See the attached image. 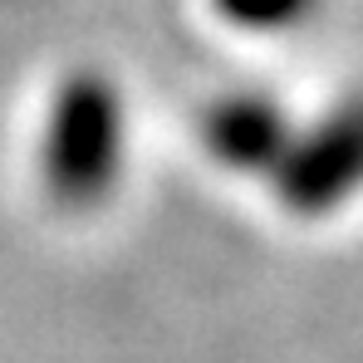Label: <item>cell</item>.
I'll list each match as a JSON object with an SVG mask.
<instances>
[{"label":"cell","instance_id":"4","mask_svg":"<svg viewBox=\"0 0 363 363\" xmlns=\"http://www.w3.org/2000/svg\"><path fill=\"white\" fill-rule=\"evenodd\" d=\"M216 10H221V20H231L236 30L275 35V30L300 25L304 15L314 10V0H216Z\"/></svg>","mask_w":363,"mask_h":363},{"label":"cell","instance_id":"1","mask_svg":"<svg viewBox=\"0 0 363 363\" xmlns=\"http://www.w3.org/2000/svg\"><path fill=\"white\" fill-rule=\"evenodd\" d=\"M128 152V118H123L118 89L104 74H74L64 79L40 147V172L50 196L64 206H94L123 177Z\"/></svg>","mask_w":363,"mask_h":363},{"label":"cell","instance_id":"2","mask_svg":"<svg viewBox=\"0 0 363 363\" xmlns=\"http://www.w3.org/2000/svg\"><path fill=\"white\" fill-rule=\"evenodd\" d=\"M275 196L295 216H329L363 191V94L334 104L319 123L295 133L270 167Z\"/></svg>","mask_w":363,"mask_h":363},{"label":"cell","instance_id":"3","mask_svg":"<svg viewBox=\"0 0 363 363\" xmlns=\"http://www.w3.org/2000/svg\"><path fill=\"white\" fill-rule=\"evenodd\" d=\"M295 138L290 113L265 99V94H231L216 99L201 118V143L206 152L231 167V172H270L285 152V143Z\"/></svg>","mask_w":363,"mask_h":363}]
</instances>
